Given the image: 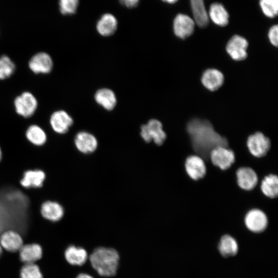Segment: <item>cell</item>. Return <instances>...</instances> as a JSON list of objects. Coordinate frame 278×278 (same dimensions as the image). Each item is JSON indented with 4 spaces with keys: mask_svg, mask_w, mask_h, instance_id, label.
<instances>
[{
    "mask_svg": "<svg viewBox=\"0 0 278 278\" xmlns=\"http://www.w3.org/2000/svg\"><path fill=\"white\" fill-rule=\"evenodd\" d=\"M248 42L244 37L235 34L228 41L226 51L231 58L235 61H242L247 57Z\"/></svg>",
    "mask_w": 278,
    "mask_h": 278,
    "instance_id": "10",
    "label": "cell"
},
{
    "mask_svg": "<svg viewBox=\"0 0 278 278\" xmlns=\"http://www.w3.org/2000/svg\"><path fill=\"white\" fill-rule=\"evenodd\" d=\"M15 65L12 60L7 55L0 57V79L10 77L14 72Z\"/></svg>",
    "mask_w": 278,
    "mask_h": 278,
    "instance_id": "28",
    "label": "cell"
},
{
    "mask_svg": "<svg viewBox=\"0 0 278 278\" xmlns=\"http://www.w3.org/2000/svg\"><path fill=\"white\" fill-rule=\"evenodd\" d=\"M237 182L241 189L250 190L253 189L258 182L256 172L248 167H240L236 171Z\"/></svg>",
    "mask_w": 278,
    "mask_h": 278,
    "instance_id": "18",
    "label": "cell"
},
{
    "mask_svg": "<svg viewBox=\"0 0 278 278\" xmlns=\"http://www.w3.org/2000/svg\"><path fill=\"white\" fill-rule=\"evenodd\" d=\"M79 0H60V10L63 14H72L76 12Z\"/></svg>",
    "mask_w": 278,
    "mask_h": 278,
    "instance_id": "31",
    "label": "cell"
},
{
    "mask_svg": "<svg viewBox=\"0 0 278 278\" xmlns=\"http://www.w3.org/2000/svg\"><path fill=\"white\" fill-rule=\"evenodd\" d=\"M163 2L168 3V4H175L176 3L178 0H162Z\"/></svg>",
    "mask_w": 278,
    "mask_h": 278,
    "instance_id": "35",
    "label": "cell"
},
{
    "mask_svg": "<svg viewBox=\"0 0 278 278\" xmlns=\"http://www.w3.org/2000/svg\"><path fill=\"white\" fill-rule=\"evenodd\" d=\"M41 216L45 220L56 223L64 217L65 209L59 202L47 200L43 202L40 207Z\"/></svg>",
    "mask_w": 278,
    "mask_h": 278,
    "instance_id": "6",
    "label": "cell"
},
{
    "mask_svg": "<svg viewBox=\"0 0 278 278\" xmlns=\"http://www.w3.org/2000/svg\"><path fill=\"white\" fill-rule=\"evenodd\" d=\"M268 36L270 43L274 46H277L278 44V26H272L268 31Z\"/></svg>",
    "mask_w": 278,
    "mask_h": 278,
    "instance_id": "32",
    "label": "cell"
},
{
    "mask_svg": "<svg viewBox=\"0 0 278 278\" xmlns=\"http://www.w3.org/2000/svg\"><path fill=\"white\" fill-rule=\"evenodd\" d=\"M2 247H1V245H0V256L2 254Z\"/></svg>",
    "mask_w": 278,
    "mask_h": 278,
    "instance_id": "37",
    "label": "cell"
},
{
    "mask_svg": "<svg viewBox=\"0 0 278 278\" xmlns=\"http://www.w3.org/2000/svg\"><path fill=\"white\" fill-rule=\"evenodd\" d=\"M185 169L188 176L194 180L203 178L206 172L204 160L198 155H192L186 158Z\"/></svg>",
    "mask_w": 278,
    "mask_h": 278,
    "instance_id": "15",
    "label": "cell"
},
{
    "mask_svg": "<svg viewBox=\"0 0 278 278\" xmlns=\"http://www.w3.org/2000/svg\"><path fill=\"white\" fill-rule=\"evenodd\" d=\"M2 158H3V152H2V148L0 146V162L2 161Z\"/></svg>",
    "mask_w": 278,
    "mask_h": 278,
    "instance_id": "36",
    "label": "cell"
},
{
    "mask_svg": "<svg viewBox=\"0 0 278 278\" xmlns=\"http://www.w3.org/2000/svg\"><path fill=\"white\" fill-rule=\"evenodd\" d=\"M46 177L45 172L42 169H27L23 172L19 184L24 189L40 188L43 186Z\"/></svg>",
    "mask_w": 278,
    "mask_h": 278,
    "instance_id": "11",
    "label": "cell"
},
{
    "mask_svg": "<svg viewBox=\"0 0 278 278\" xmlns=\"http://www.w3.org/2000/svg\"><path fill=\"white\" fill-rule=\"evenodd\" d=\"M195 22L193 18L183 13H178L173 22L175 34L180 39H185L194 32Z\"/></svg>",
    "mask_w": 278,
    "mask_h": 278,
    "instance_id": "9",
    "label": "cell"
},
{
    "mask_svg": "<svg viewBox=\"0 0 278 278\" xmlns=\"http://www.w3.org/2000/svg\"><path fill=\"white\" fill-rule=\"evenodd\" d=\"M73 119L66 111L60 110L53 112L49 120L50 127L56 134H66L73 124Z\"/></svg>",
    "mask_w": 278,
    "mask_h": 278,
    "instance_id": "8",
    "label": "cell"
},
{
    "mask_svg": "<svg viewBox=\"0 0 278 278\" xmlns=\"http://www.w3.org/2000/svg\"><path fill=\"white\" fill-rule=\"evenodd\" d=\"M245 223L247 228L254 233L264 231L268 225V218L262 210L254 208L250 210L245 217Z\"/></svg>",
    "mask_w": 278,
    "mask_h": 278,
    "instance_id": "12",
    "label": "cell"
},
{
    "mask_svg": "<svg viewBox=\"0 0 278 278\" xmlns=\"http://www.w3.org/2000/svg\"><path fill=\"white\" fill-rule=\"evenodd\" d=\"M74 143L76 149L83 154L93 152L98 146L96 138L92 134L86 131L77 133L74 137Z\"/></svg>",
    "mask_w": 278,
    "mask_h": 278,
    "instance_id": "14",
    "label": "cell"
},
{
    "mask_svg": "<svg viewBox=\"0 0 278 278\" xmlns=\"http://www.w3.org/2000/svg\"><path fill=\"white\" fill-rule=\"evenodd\" d=\"M24 135L26 140L36 147L44 146L47 141V134L45 130L35 124H31L27 127Z\"/></svg>",
    "mask_w": 278,
    "mask_h": 278,
    "instance_id": "20",
    "label": "cell"
},
{
    "mask_svg": "<svg viewBox=\"0 0 278 278\" xmlns=\"http://www.w3.org/2000/svg\"><path fill=\"white\" fill-rule=\"evenodd\" d=\"M21 278H43L39 266L33 264H25L20 271Z\"/></svg>",
    "mask_w": 278,
    "mask_h": 278,
    "instance_id": "30",
    "label": "cell"
},
{
    "mask_svg": "<svg viewBox=\"0 0 278 278\" xmlns=\"http://www.w3.org/2000/svg\"><path fill=\"white\" fill-rule=\"evenodd\" d=\"M38 105L36 97L27 91L18 96L14 100L16 113L26 118L31 117L34 114Z\"/></svg>",
    "mask_w": 278,
    "mask_h": 278,
    "instance_id": "4",
    "label": "cell"
},
{
    "mask_svg": "<svg viewBox=\"0 0 278 278\" xmlns=\"http://www.w3.org/2000/svg\"><path fill=\"white\" fill-rule=\"evenodd\" d=\"M96 102L105 109L110 111L116 105L117 99L114 92L111 89L102 88L98 90L94 95Z\"/></svg>",
    "mask_w": 278,
    "mask_h": 278,
    "instance_id": "25",
    "label": "cell"
},
{
    "mask_svg": "<svg viewBox=\"0 0 278 278\" xmlns=\"http://www.w3.org/2000/svg\"><path fill=\"white\" fill-rule=\"evenodd\" d=\"M0 245L8 251L16 252L23 245V240L21 235L18 231L9 229L1 234Z\"/></svg>",
    "mask_w": 278,
    "mask_h": 278,
    "instance_id": "17",
    "label": "cell"
},
{
    "mask_svg": "<svg viewBox=\"0 0 278 278\" xmlns=\"http://www.w3.org/2000/svg\"><path fill=\"white\" fill-rule=\"evenodd\" d=\"M223 74L215 68L206 70L202 74L201 82L203 86L211 91L219 89L224 82Z\"/></svg>",
    "mask_w": 278,
    "mask_h": 278,
    "instance_id": "19",
    "label": "cell"
},
{
    "mask_svg": "<svg viewBox=\"0 0 278 278\" xmlns=\"http://www.w3.org/2000/svg\"><path fill=\"white\" fill-rule=\"evenodd\" d=\"M88 261L99 276L110 277L116 274L119 255L114 248L98 247L89 254Z\"/></svg>",
    "mask_w": 278,
    "mask_h": 278,
    "instance_id": "2",
    "label": "cell"
},
{
    "mask_svg": "<svg viewBox=\"0 0 278 278\" xmlns=\"http://www.w3.org/2000/svg\"><path fill=\"white\" fill-rule=\"evenodd\" d=\"M186 130L193 149L199 156L206 158L214 148L228 147L226 138L217 133L207 120L194 118L187 123Z\"/></svg>",
    "mask_w": 278,
    "mask_h": 278,
    "instance_id": "1",
    "label": "cell"
},
{
    "mask_svg": "<svg viewBox=\"0 0 278 278\" xmlns=\"http://www.w3.org/2000/svg\"><path fill=\"white\" fill-rule=\"evenodd\" d=\"M260 189L262 193L270 198H276L278 195V178L275 175L270 174L263 179Z\"/></svg>",
    "mask_w": 278,
    "mask_h": 278,
    "instance_id": "27",
    "label": "cell"
},
{
    "mask_svg": "<svg viewBox=\"0 0 278 278\" xmlns=\"http://www.w3.org/2000/svg\"><path fill=\"white\" fill-rule=\"evenodd\" d=\"M247 146L252 155L260 158L269 151L271 143L268 137L260 132H256L248 137Z\"/></svg>",
    "mask_w": 278,
    "mask_h": 278,
    "instance_id": "5",
    "label": "cell"
},
{
    "mask_svg": "<svg viewBox=\"0 0 278 278\" xmlns=\"http://www.w3.org/2000/svg\"><path fill=\"white\" fill-rule=\"evenodd\" d=\"M140 135L145 142L153 141L157 145H162L166 138L162 123L156 119H150L146 124L142 125Z\"/></svg>",
    "mask_w": 278,
    "mask_h": 278,
    "instance_id": "3",
    "label": "cell"
},
{
    "mask_svg": "<svg viewBox=\"0 0 278 278\" xmlns=\"http://www.w3.org/2000/svg\"><path fill=\"white\" fill-rule=\"evenodd\" d=\"M76 278H95V277L89 273H85V272H81L77 275V276H76Z\"/></svg>",
    "mask_w": 278,
    "mask_h": 278,
    "instance_id": "34",
    "label": "cell"
},
{
    "mask_svg": "<svg viewBox=\"0 0 278 278\" xmlns=\"http://www.w3.org/2000/svg\"><path fill=\"white\" fill-rule=\"evenodd\" d=\"M209 157L212 163L222 170L230 168L235 159L234 152L224 146H218L213 149Z\"/></svg>",
    "mask_w": 278,
    "mask_h": 278,
    "instance_id": "7",
    "label": "cell"
},
{
    "mask_svg": "<svg viewBox=\"0 0 278 278\" xmlns=\"http://www.w3.org/2000/svg\"><path fill=\"white\" fill-rule=\"evenodd\" d=\"M42 247L38 244L23 245L19 250L21 260L25 264H33L42 256Z\"/></svg>",
    "mask_w": 278,
    "mask_h": 278,
    "instance_id": "22",
    "label": "cell"
},
{
    "mask_svg": "<svg viewBox=\"0 0 278 278\" xmlns=\"http://www.w3.org/2000/svg\"><path fill=\"white\" fill-rule=\"evenodd\" d=\"M207 15L208 19L219 26L225 27L229 24V14L221 3H212L210 6Z\"/></svg>",
    "mask_w": 278,
    "mask_h": 278,
    "instance_id": "21",
    "label": "cell"
},
{
    "mask_svg": "<svg viewBox=\"0 0 278 278\" xmlns=\"http://www.w3.org/2000/svg\"><path fill=\"white\" fill-rule=\"evenodd\" d=\"M192 11L196 24L200 28H205L209 23L207 11L204 0H189Z\"/></svg>",
    "mask_w": 278,
    "mask_h": 278,
    "instance_id": "23",
    "label": "cell"
},
{
    "mask_svg": "<svg viewBox=\"0 0 278 278\" xmlns=\"http://www.w3.org/2000/svg\"><path fill=\"white\" fill-rule=\"evenodd\" d=\"M238 246L236 240L229 235H224L220 238L218 250L224 257L234 256L237 254Z\"/></svg>",
    "mask_w": 278,
    "mask_h": 278,
    "instance_id": "26",
    "label": "cell"
},
{
    "mask_svg": "<svg viewBox=\"0 0 278 278\" xmlns=\"http://www.w3.org/2000/svg\"><path fill=\"white\" fill-rule=\"evenodd\" d=\"M117 28L116 18L110 13L103 14L96 24L98 32L103 37H109L114 33Z\"/></svg>",
    "mask_w": 278,
    "mask_h": 278,
    "instance_id": "24",
    "label": "cell"
},
{
    "mask_svg": "<svg viewBox=\"0 0 278 278\" xmlns=\"http://www.w3.org/2000/svg\"><path fill=\"white\" fill-rule=\"evenodd\" d=\"M28 66L34 74H48L53 69V61L48 54L39 52L30 58Z\"/></svg>",
    "mask_w": 278,
    "mask_h": 278,
    "instance_id": "13",
    "label": "cell"
},
{
    "mask_svg": "<svg viewBox=\"0 0 278 278\" xmlns=\"http://www.w3.org/2000/svg\"><path fill=\"white\" fill-rule=\"evenodd\" d=\"M260 8L264 14L269 18H274L278 13V0H259Z\"/></svg>",
    "mask_w": 278,
    "mask_h": 278,
    "instance_id": "29",
    "label": "cell"
},
{
    "mask_svg": "<svg viewBox=\"0 0 278 278\" xmlns=\"http://www.w3.org/2000/svg\"><path fill=\"white\" fill-rule=\"evenodd\" d=\"M140 0H121V2L128 8H131L136 6Z\"/></svg>",
    "mask_w": 278,
    "mask_h": 278,
    "instance_id": "33",
    "label": "cell"
},
{
    "mask_svg": "<svg viewBox=\"0 0 278 278\" xmlns=\"http://www.w3.org/2000/svg\"><path fill=\"white\" fill-rule=\"evenodd\" d=\"M89 254L83 247L70 245L65 250L64 256L66 262L73 266L80 267L89 259Z\"/></svg>",
    "mask_w": 278,
    "mask_h": 278,
    "instance_id": "16",
    "label": "cell"
}]
</instances>
